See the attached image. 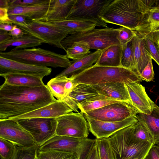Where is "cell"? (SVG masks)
<instances>
[{
    "label": "cell",
    "instance_id": "1",
    "mask_svg": "<svg viewBox=\"0 0 159 159\" xmlns=\"http://www.w3.org/2000/svg\"><path fill=\"white\" fill-rule=\"evenodd\" d=\"M57 100L47 85L0 86V119H11L30 112Z\"/></svg>",
    "mask_w": 159,
    "mask_h": 159
},
{
    "label": "cell",
    "instance_id": "2",
    "mask_svg": "<svg viewBox=\"0 0 159 159\" xmlns=\"http://www.w3.org/2000/svg\"><path fill=\"white\" fill-rule=\"evenodd\" d=\"M156 0H113L102 11L101 17L106 23L135 31L141 25Z\"/></svg>",
    "mask_w": 159,
    "mask_h": 159
},
{
    "label": "cell",
    "instance_id": "3",
    "mask_svg": "<svg viewBox=\"0 0 159 159\" xmlns=\"http://www.w3.org/2000/svg\"><path fill=\"white\" fill-rule=\"evenodd\" d=\"M74 84L83 83L91 85L109 82L129 84L141 81L134 72L123 67L95 65L70 77Z\"/></svg>",
    "mask_w": 159,
    "mask_h": 159
},
{
    "label": "cell",
    "instance_id": "4",
    "mask_svg": "<svg viewBox=\"0 0 159 159\" xmlns=\"http://www.w3.org/2000/svg\"><path fill=\"white\" fill-rule=\"evenodd\" d=\"M134 124L117 131L107 138L115 159L146 157L150 149L154 145L152 143L141 141L134 137Z\"/></svg>",
    "mask_w": 159,
    "mask_h": 159
},
{
    "label": "cell",
    "instance_id": "5",
    "mask_svg": "<svg viewBox=\"0 0 159 159\" xmlns=\"http://www.w3.org/2000/svg\"><path fill=\"white\" fill-rule=\"evenodd\" d=\"M0 57L27 64L55 68H66L71 63L66 55L39 48L20 49L14 48L7 52H0Z\"/></svg>",
    "mask_w": 159,
    "mask_h": 159
},
{
    "label": "cell",
    "instance_id": "6",
    "mask_svg": "<svg viewBox=\"0 0 159 159\" xmlns=\"http://www.w3.org/2000/svg\"><path fill=\"white\" fill-rule=\"evenodd\" d=\"M120 28L94 29L68 35L61 42L63 47L66 48L75 42L86 43L90 50H102L109 46L120 44L117 39Z\"/></svg>",
    "mask_w": 159,
    "mask_h": 159
},
{
    "label": "cell",
    "instance_id": "7",
    "mask_svg": "<svg viewBox=\"0 0 159 159\" xmlns=\"http://www.w3.org/2000/svg\"><path fill=\"white\" fill-rule=\"evenodd\" d=\"M12 24L43 43L63 49L66 52L61 42L69 34L61 28L41 20H32L27 24L15 22Z\"/></svg>",
    "mask_w": 159,
    "mask_h": 159
},
{
    "label": "cell",
    "instance_id": "8",
    "mask_svg": "<svg viewBox=\"0 0 159 159\" xmlns=\"http://www.w3.org/2000/svg\"><path fill=\"white\" fill-rule=\"evenodd\" d=\"M95 142V139H80L55 135L40 145L39 150H56L73 152L77 159H85Z\"/></svg>",
    "mask_w": 159,
    "mask_h": 159
},
{
    "label": "cell",
    "instance_id": "9",
    "mask_svg": "<svg viewBox=\"0 0 159 159\" xmlns=\"http://www.w3.org/2000/svg\"><path fill=\"white\" fill-rule=\"evenodd\" d=\"M113 0H75L66 19L90 21L95 23L97 26L107 28L101 15L105 8Z\"/></svg>",
    "mask_w": 159,
    "mask_h": 159
},
{
    "label": "cell",
    "instance_id": "10",
    "mask_svg": "<svg viewBox=\"0 0 159 159\" xmlns=\"http://www.w3.org/2000/svg\"><path fill=\"white\" fill-rule=\"evenodd\" d=\"M32 136L40 145L56 135L57 119L56 118H34L16 121Z\"/></svg>",
    "mask_w": 159,
    "mask_h": 159
},
{
    "label": "cell",
    "instance_id": "11",
    "mask_svg": "<svg viewBox=\"0 0 159 159\" xmlns=\"http://www.w3.org/2000/svg\"><path fill=\"white\" fill-rule=\"evenodd\" d=\"M57 119L56 135L80 139L88 138L89 129L84 113L73 112Z\"/></svg>",
    "mask_w": 159,
    "mask_h": 159
},
{
    "label": "cell",
    "instance_id": "12",
    "mask_svg": "<svg viewBox=\"0 0 159 159\" xmlns=\"http://www.w3.org/2000/svg\"><path fill=\"white\" fill-rule=\"evenodd\" d=\"M139 113H140L132 106L122 102L107 105L84 114L97 120L116 122L123 120Z\"/></svg>",
    "mask_w": 159,
    "mask_h": 159
},
{
    "label": "cell",
    "instance_id": "13",
    "mask_svg": "<svg viewBox=\"0 0 159 159\" xmlns=\"http://www.w3.org/2000/svg\"><path fill=\"white\" fill-rule=\"evenodd\" d=\"M0 138L21 147L28 148L38 144L27 131L17 121L10 119H0Z\"/></svg>",
    "mask_w": 159,
    "mask_h": 159
},
{
    "label": "cell",
    "instance_id": "14",
    "mask_svg": "<svg viewBox=\"0 0 159 159\" xmlns=\"http://www.w3.org/2000/svg\"><path fill=\"white\" fill-rule=\"evenodd\" d=\"M89 131L97 139L108 138L117 131L138 122L136 115L119 121L109 122L96 120L84 114Z\"/></svg>",
    "mask_w": 159,
    "mask_h": 159
},
{
    "label": "cell",
    "instance_id": "15",
    "mask_svg": "<svg viewBox=\"0 0 159 159\" xmlns=\"http://www.w3.org/2000/svg\"><path fill=\"white\" fill-rule=\"evenodd\" d=\"M52 71V69L48 67L27 64L0 57V75L25 74L43 79L45 76L50 75Z\"/></svg>",
    "mask_w": 159,
    "mask_h": 159
},
{
    "label": "cell",
    "instance_id": "16",
    "mask_svg": "<svg viewBox=\"0 0 159 159\" xmlns=\"http://www.w3.org/2000/svg\"><path fill=\"white\" fill-rule=\"evenodd\" d=\"M125 84L132 106L140 113L151 114L156 104L147 95L144 87L136 82Z\"/></svg>",
    "mask_w": 159,
    "mask_h": 159
},
{
    "label": "cell",
    "instance_id": "17",
    "mask_svg": "<svg viewBox=\"0 0 159 159\" xmlns=\"http://www.w3.org/2000/svg\"><path fill=\"white\" fill-rule=\"evenodd\" d=\"M73 111L64 102L57 100L54 102L33 111L10 119L16 121L20 119L34 118H57Z\"/></svg>",
    "mask_w": 159,
    "mask_h": 159
},
{
    "label": "cell",
    "instance_id": "18",
    "mask_svg": "<svg viewBox=\"0 0 159 159\" xmlns=\"http://www.w3.org/2000/svg\"><path fill=\"white\" fill-rule=\"evenodd\" d=\"M92 86L99 94L126 102L133 106L125 83L109 82Z\"/></svg>",
    "mask_w": 159,
    "mask_h": 159
},
{
    "label": "cell",
    "instance_id": "19",
    "mask_svg": "<svg viewBox=\"0 0 159 159\" xmlns=\"http://www.w3.org/2000/svg\"><path fill=\"white\" fill-rule=\"evenodd\" d=\"M75 0H50L48 10L41 20L45 22L66 20Z\"/></svg>",
    "mask_w": 159,
    "mask_h": 159
},
{
    "label": "cell",
    "instance_id": "20",
    "mask_svg": "<svg viewBox=\"0 0 159 159\" xmlns=\"http://www.w3.org/2000/svg\"><path fill=\"white\" fill-rule=\"evenodd\" d=\"M101 52L102 50H97L79 60L71 61V63L69 67L66 68L56 76H65L69 77L78 74L96 63Z\"/></svg>",
    "mask_w": 159,
    "mask_h": 159
},
{
    "label": "cell",
    "instance_id": "21",
    "mask_svg": "<svg viewBox=\"0 0 159 159\" xmlns=\"http://www.w3.org/2000/svg\"><path fill=\"white\" fill-rule=\"evenodd\" d=\"M50 0L41 4L8 8L9 16L21 15L26 16L33 20H41L46 15L49 9Z\"/></svg>",
    "mask_w": 159,
    "mask_h": 159
},
{
    "label": "cell",
    "instance_id": "22",
    "mask_svg": "<svg viewBox=\"0 0 159 159\" xmlns=\"http://www.w3.org/2000/svg\"><path fill=\"white\" fill-rule=\"evenodd\" d=\"M122 46L120 44L111 45L102 51L94 64L101 66L122 67L121 64Z\"/></svg>",
    "mask_w": 159,
    "mask_h": 159
},
{
    "label": "cell",
    "instance_id": "23",
    "mask_svg": "<svg viewBox=\"0 0 159 159\" xmlns=\"http://www.w3.org/2000/svg\"><path fill=\"white\" fill-rule=\"evenodd\" d=\"M136 116L138 121L148 130L152 138L153 144H157L159 142V107L156 104L150 115L139 113Z\"/></svg>",
    "mask_w": 159,
    "mask_h": 159
},
{
    "label": "cell",
    "instance_id": "24",
    "mask_svg": "<svg viewBox=\"0 0 159 159\" xmlns=\"http://www.w3.org/2000/svg\"><path fill=\"white\" fill-rule=\"evenodd\" d=\"M46 22L61 28L70 35L93 29L97 26L95 23L91 22L76 20Z\"/></svg>",
    "mask_w": 159,
    "mask_h": 159
},
{
    "label": "cell",
    "instance_id": "25",
    "mask_svg": "<svg viewBox=\"0 0 159 159\" xmlns=\"http://www.w3.org/2000/svg\"><path fill=\"white\" fill-rule=\"evenodd\" d=\"M132 43L137 74L139 77L141 73L152 58L146 50L142 37L136 34L132 39Z\"/></svg>",
    "mask_w": 159,
    "mask_h": 159
},
{
    "label": "cell",
    "instance_id": "26",
    "mask_svg": "<svg viewBox=\"0 0 159 159\" xmlns=\"http://www.w3.org/2000/svg\"><path fill=\"white\" fill-rule=\"evenodd\" d=\"M5 79L6 83L11 85L29 86H41L45 84L43 79L25 74H0Z\"/></svg>",
    "mask_w": 159,
    "mask_h": 159
},
{
    "label": "cell",
    "instance_id": "27",
    "mask_svg": "<svg viewBox=\"0 0 159 159\" xmlns=\"http://www.w3.org/2000/svg\"><path fill=\"white\" fill-rule=\"evenodd\" d=\"M157 30H159V6L155 4L148 10L141 24L135 31L137 34L142 35Z\"/></svg>",
    "mask_w": 159,
    "mask_h": 159
},
{
    "label": "cell",
    "instance_id": "28",
    "mask_svg": "<svg viewBox=\"0 0 159 159\" xmlns=\"http://www.w3.org/2000/svg\"><path fill=\"white\" fill-rule=\"evenodd\" d=\"M43 42L35 37L25 34L22 36L10 40L0 44V52H3L9 47L14 46L16 49H24L29 48H34L40 45Z\"/></svg>",
    "mask_w": 159,
    "mask_h": 159
},
{
    "label": "cell",
    "instance_id": "29",
    "mask_svg": "<svg viewBox=\"0 0 159 159\" xmlns=\"http://www.w3.org/2000/svg\"><path fill=\"white\" fill-rule=\"evenodd\" d=\"M99 94L92 85L78 83L75 84L74 88L67 96L77 105L78 104Z\"/></svg>",
    "mask_w": 159,
    "mask_h": 159
},
{
    "label": "cell",
    "instance_id": "30",
    "mask_svg": "<svg viewBox=\"0 0 159 159\" xmlns=\"http://www.w3.org/2000/svg\"><path fill=\"white\" fill-rule=\"evenodd\" d=\"M123 102L99 94L77 105L79 109L84 114L112 103Z\"/></svg>",
    "mask_w": 159,
    "mask_h": 159
},
{
    "label": "cell",
    "instance_id": "31",
    "mask_svg": "<svg viewBox=\"0 0 159 159\" xmlns=\"http://www.w3.org/2000/svg\"><path fill=\"white\" fill-rule=\"evenodd\" d=\"M69 80V77L66 76H56L48 82L47 86L52 95L57 100L62 101L67 96L65 91V85Z\"/></svg>",
    "mask_w": 159,
    "mask_h": 159
},
{
    "label": "cell",
    "instance_id": "32",
    "mask_svg": "<svg viewBox=\"0 0 159 159\" xmlns=\"http://www.w3.org/2000/svg\"><path fill=\"white\" fill-rule=\"evenodd\" d=\"M122 46V51L121 56L122 66L134 72L137 74L132 40Z\"/></svg>",
    "mask_w": 159,
    "mask_h": 159
},
{
    "label": "cell",
    "instance_id": "33",
    "mask_svg": "<svg viewBox=\"0 0 159 159\" xmlns=\"http://www.w3.org/2000/svg\"><path fill=\"white\" fill-rule=\"evenodd\" d=\"M66 52L67 57L74 61L82 58L91 53L87 45L80 42L73 43L66 48Z\"/></svg>",
    "mask_w": 159,
    "mask_h": 159
},
{
    "label": "cell",
    "instance_id": "34",
    "mask_svg": "<svg viewBox=\"0 0 159 159\" xmlns=\"http://www.w3.org/2000/svg\"><path fill=\"white\" fill-rule=\"evenodd\" d=\"M38 159H77L75 153L56 150H38Z\"/></svg>",
    "mask_w": 159,
    "mask_h": 159
},
{
    "label": "cell",
    "instance_id": "35",
    "mask_svg": "<svg viewBox=\"0 0 159 159\" xmlns=\"http://www.w3.org/2000/svg\"><path fill=\"white\" fill-rule=\"evenodd\" d=\"M40 146L38 144L28 148L17 146L11 159H38V151Z\"/></svg>",
    "mask_w": 159,
    "mask_h": 159
},
{
    "label": "cell",
    "instance_id": "36",
    "mask_svg": "<svg viewBox=\"0 0 159 159\" xmlns=\"http://www.w3.org/2000/svg\"><path fill=\"white\" fill-rule=\"evenodd\" d=\"M100 159H115L109 142L107 138L95 139Z\"/></svg>",
    "mask_w": 159,
    "mask_h": 159
},
{
    "label": "cell",
    "instance_id": "37",
    "mask_svg": "<svg viewBox=\"0 0 159 159\" xmlns=\"http://www.w3.org/2000/svg\"><path fill=\"white\" fill-rule=\"evenodd\" d=\"M137 34L142 37L146 50L159 67V51L156 43L148 34Z\"/></svg>",
    "mask_w": 159,
    "mask_h": 159
},
{
    "label": "cell",
    "instance_id": "38",
    "mask_svg": "<svg viewBox=\"0 0 159 159\" xmlns=\"http://www.w3.org/2000/svg\"><path fill=\"white\" fill-rule=\"evenodd\" d=\"M133 126V134L137 139L153 143L152 138L149 132L141 122L138 121L134 123Z\"/></svg>",
    "mask_w": 159,
    "mask_h": 159
},
{
    "label": "cell",
    "instance_id": "39",
    "mask_svg": "<svg viewBox=\"0 0 159 159\" xmlns=\"http://www.w3.org/2000/svg\"><path fill=\"white\" fill-rule=\"evenodd\" d=\"M17 146L9 141L0 138V157L1 159H11Z\"/></svg>",
    "mask_w": 159,
    "mask_h": 159
},
{
    "label": "cell",
    "instance_id": "40",
    "mask_svg": "<svg viewBox=\"0 0 159 159\" xmlns=\"http://www.w3.org/2000/svg\"><path fill=\"white\" fill-rule=\"evenodd\" d=\"M135 31L128 28L122 27L117 36V39L121 45L126 44L131 41L135 36Z\"/></svg>",
    "mask_w": 159,
    "mask_h": 159
},
{
    "label": "cell",
    "instance_id": "41",
    "mask_svg": "<svg viewBox=\"0 0 159 159\" xmlns=\"http://www.w3.org/2000/svg\"><path fill=\"white\" fill-rule=\"evenodd\" d=\"M142 80L147 82L153 81L154 79V73L153 69L152 59L151 58L147 66L139 75Z\"/></svg>",
    "mask_w": 159,
    "mask_h": 159
},
{
    "label": "cell",
    "instance_id": "42",
    "mask_svg": "<svg viewBox=\"0 0 159 159\" xmlns=\"http://www.w3.org/2000/svg\"><path fill=\"white\" fill-rule=\"evenodd\" d=\"M46 0H9V8L27 6L43 3Z\"/></svg>",
    "mask_w": 159,
    "mask_h": 159
},
{
    "label": "cell",
    "instance_id": "43",
    "mask_svg": "<svg viewBox=\"0 0 159 159\" xmlns=\"http://www.w3.org/2000/svg\"><path fill=\"white\" fill-rule=\"evenodd\" d=\"M10 19L12 22L21 24H27L32 20L28 17L21 15H13L9 16Z\"/></svg>",
    "mask_w": 159,
    "mask_h": 159
},
{
    "label": "cell",
    "instance_id": "44",
    "mask_svg": "<svg viewBox=\"0 0 159 159\" xmlns=\"http://www.w3.org/2000/svg\"><path fill=\"white\" fill-rule=\"evenodd\" d=\"M0 23L13 24L9 17L8 9L0 8Z\"/></svg>",
    "mask_w": 159,
    "mask_h": 159
},
{
    "label": "cell",
    "instance_id": "45",
    "mask_svg": "<svg viewBox=\"0 0 159 159\" xmlns=\"http://www.w3.org/2000/svg\"><path fill=\"white\" fill-rule=\"evenodd\" d=\"M145 159H159V148L156 145L152 146Z\"/></svg>",
    "mask_w": 159,
    "mask_h": 159
},
{
    "label": "cell",
    "instance_id": "46",
    "mask_svg": "<svg viewBox=\"0 0 159 159\" xmlns=\"http://www.w3.org/2000/svg\"><path fill=\"white\" fill-rule=\"evenodd\" d=\"M85 159H100L95 142L90 150Z\"/></svg>",
    "mask_w": 159,
    "mask_h": 159
},
{
    "label": "cell",
    "instance_id": "47",
    "mask_svg": "<svg viewBox=\"0 0 159 159\" xmlns=\"http://www.w3.org/2000/svg\"><path fill=\"white\" fill-rule=\"evenodd\" d=\"M8 33L13 38L20 37L26 34L22 29L17 27L16 25L13 29L8 32Z\"/></svg>",
    "mask_w": 159,
    "mask_h": 159
},
{
    "label": "cell",
    "instance_id": "48",
    "mask_svg": "<svg viewBox=\"0 0 159 159\" xmlns=\"http://www.w3.org/2000/svg\"><path fill=\"white\" fill-rule=\"evenodd\" d=\"M12 37L8 32L0 30V44L7 41L12 39Z\"/></svg>",
    "mask_w": 159,
    "mask_h": 159
},
{
    "label": "cell",
    "instance_id": "49",
    "mask_svg": "<svg viewBox=\"0 0 159 159\" xmlns=\"http://www.w3.org/2000/svg\"><path fill=\"white\" fill-rule=\"evenodd\" d=\"M148 34L149 35L156 43L159 51V30H157Z\"/></svg>",
    "mask_w": 159,
    "mask_h": 159
},
{
    "label": "cell",
    "instance_id": "50",
    "mask_svg": "<svg viewBox=\"0 0 159 159\" xmlns=\"http://www.w3.org/2000/svg\"><path fill=\"white\" fill-rule=\"evenodd\" d=\"M75 85V84L73 83L69 77V80L66 82L65 85V91L67 96L72 90Z\"/></svg>",
    "mask_w": 159,
    "mask_h": 159
},
{
    "label": "cell",
    "instance_id": "51",
    "mask_svg": "<svg viewBox=\"0 0 159 159\" xmlns=\"http://www.w3.org/2000/svg\"><path fill=\"white\" fill-rule=\"evenodd\" d=\"M16 26L14 24L0 23V30L9 32L11 31Z\"/></svg>",
    "mask_w": 159,
    "mask_h": 159
},
{
    "label": "cell",
    "instance_id": "52",
    "mask_svg": "<svg viewBox=\"0 0 159 159\" xmlns=\"http://www.w3.org/2000/svg\"><path fill=\"white\" fill-rule=\"evenodd\" d=\"M9 7V0H0V8L8 9Z\"/></svg>",
    "mask_w": 159,
    "mask_h": 159
},
{
    "label": "cell",
    "instance_id": "53",
    "mask_svg": "<svg viewBox=\"0 0 159 159\" xmlns=\"http://www.w3.org/2000/svg\"><path fill=\"white\" fill-rule=\"evenodd\" d=\"M157 146L159 148V142L157 144H156Z\"/></svg>",
    "mask_w": 159,
    "mask_h": 159
},
{
    "label": "cell",
    "instance_id": "54",
    "mask_svg": "<svg viewBox=\"0 0 159 159\" xmlns=\"http://www.w3.org/2000/svg\"><path fill=\"white\" fill-rule=\"evenodd\" d=\"M145 157L143 158H142V159H138V158H133V159H145Z\"/></svg>",
    "mask_w": 159,
    "mask_h": 159
}]
</instances>
